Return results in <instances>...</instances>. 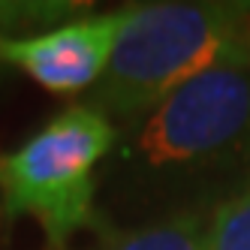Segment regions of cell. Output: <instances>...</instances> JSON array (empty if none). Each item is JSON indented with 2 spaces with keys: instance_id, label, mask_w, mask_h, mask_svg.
I'll return each mask as SVG.
<instances>
[{
  "instance_id": "cell-5",
  "label": "cell",
  "mask_w": 250,
  "mask_h": 250,
  "mask_svg": "<svg viewBox=\"0 0 250 250\" xmlns=\"http://www.w3.org/2000/svg\"><path fill=\"white\" fill-rule=\"evenodd\" d=\"M87 250H208V211L181 208L145 226H100Z\"/></svg>"
},
{
  "instance_id": "cell-1",
  "label": "cell",
  "mask_w": 250,
  "mask_h": 250,
  "mask_svg": "<svg viewBox=\"0 0 250 250\" xmlns=\"http://www.w3.org/2000/svg\"><path fill=\"white\" fill-rule=\"evenodd\" d=\"M115 178L148 199H226L250 184V61L205 69L127 124Z\"/></svg>"
},
{
  "instance_id": "cell-6",
  "label": "cell",
  "mask_w": 250,
  "mask_h": 250,
  "mask_svg": "<svg viewBox=\"0 0 250 250\" xmlns=\"http://www.w3.org/2000/svg\"><path fill=\"white\" fill-rule=\"evenodd\" d=\"M208 250H250V184L208 211Z\"/></svg>"
},
{
  "instance_id": "cell-4",
  "label": "cell",
  "mask_w": 250,
  "mask_h": 250,
  "mask_svg": "<svg viewBox=\"0 0 250 250\" xmlns=\"http://www.w3.org/2000/svg\"><path fill=\"white\" fill-rule=\"evenodd\" d=\"M127 9L87 15L42 33L0 37V61L21 69L48 94H82L109 69Z\"/></svg>"
},
{
  "instance_id": "cell-2",
  "label": "cell",
  "mask_w": 250,
  "mask_h": 250,
  "mask_svg": "<svg viewBox=\"0 0 250 250\" xmlns=\"http://www.w3.org/2000/svg\"><path fill=\"white\" fill-rule=\"evenodd\" d=\"M250 61V3L127 6L109 69L84 105L115 127L133 124L199 73Z\"/></svg>"
},
{
  "instance_id": "cell-3",
  "label": "cell",
  "mask_w": 250,
  "mask_h": 250,
  "mask_svg": "<svg viewBox=\"0 0 250 250\" xmlns=\"http://www.w3.org/2000/svg\"><path fill=\"white\" fill-rule=\"evenodd\" d=\"M121 130L84 103L66 105L24 145L0 154V217L37 220L48 250H66L82 229L100 226L97 166Z\"/></svg>"
}]
</instances>
